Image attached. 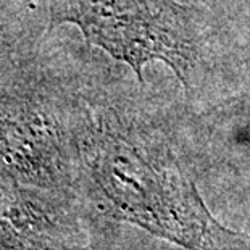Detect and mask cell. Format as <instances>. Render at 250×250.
I'll use <instances>...</instances> for the list:
<instances>
[{
  "label": "cell",
  "instance_id": "obj_1",
  "mask_svg": "<svg viewBox=\"0 0 250 250\" xmlns=\"http://www.w3.org/2000/svg\"><path fill=\"white\" fill-rule=\"evenodd\" d=\"M52 18L76 24L139 79L146 63L160 60L188 86L199 45L188 13L173 0H52Z\"/></svg>",
  "mask_w": 250,
  "mask_h": 250
},
{
  "label": "cell",
  "instance_id": "obj_2",
  "mask_svg": "<svg viewBox=\"0 0 250 250\" xmlns=\"http://www.w3.org/2000/svg\"><path fill=\"white\" fill-rule=\"evenodd\" d=\"M90 167L100 188L121 215L147 225L184 223L205 226L194 188L171 162L152 160L126 136L102 131L89 148Z\"/></svg>",
  "mask_w": 250,
  "mask_h": 250
},
{
  "label": "cell",
  "instance_id": "obj_3",
  "mask_svg": "<svg viewBox=\"0 0 250 250\" xmlns=\"http://www.w3.org/2000/svg\"><path fill=\"white\" fill-rule=\"evenodd\" d=\"M50 152V134L36 111L26 107L0 110V171L28 176Z\"/></svg>",
  "mask_w": 250,
  "mask_h": 250
}]
</instances>
